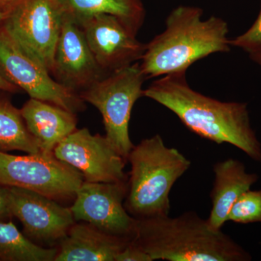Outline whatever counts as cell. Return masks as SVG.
<instances>
[{"instance_id": "1", "label": "cell", "mask_w": 261, "mask_h": 261, "mask_svg": "<svg viewBox=\"0 0 261 261\" xmlns=\"http://www.w3.org/2000/svg\"><path fill=\"white\" fill-rule=\"evenodd\" d=\"M143 96L168 108L199 137L218 145L230 144L261 162V144L246 103L221 102L196 92L187 83L186 72L163 75Z\"/></svg>"}, {"instance_id": "2", "label": "cell", "mask_w": 261, "mask_h": 261, "mask_svg": "<svg viewBox=\"0 0 261 261\" xmlns=\"http://www.w3.org/2000/svg\"><path fill=\"white\" fill-rule=\"evenodd\" d=\"M198 7L180 5L166 18L164 32L146 44L140 68L146 79L185 73L195 62L230 51L228 24L211 16L202 20Z\"/></svg>"}, {"instance_id": "3", "label": "cell", "mask_w": 261, "mask_h": 261, "mask_svg": "<svg viewBox=\"0 0 261 261\" xmlns=\"http://www.w3.org/2000/svg\"><path fill=\"white\" fill-rule=\"evenodd\" d=\"M132 241L152 260L249 261L252 256L231 237L214 231L195 211L177 217L137 219Z\"/></svg>"}, {"instance_id": "4", "label": "cell", "mask_w": 261, "mask_h": 261, "mask_svg": "<svg viewBox=\"0 0 261 261\" xmlns=\"http://www.w3.org/2000/svg\"><path fill=\"white\" fill-rule=\"evenodd\" d=\"M127 161L130 171L124 206L128 214L137 219L168 216L170 192L191 166L190 160L155 135L134 146Z\"/></svg>"}, {"instance_id": "5", "label": "cell", "mask_w": 261, "mask_h": 261, "mask_svg": "<svg viewBox=\"0 0 261 261\" xmlns=\"http://www.w3.org/2000/svg\"><path fill=\"white\" fill-rule=\"evenodd\" d=\"M147 80L139 62L108 73L79 95L94 106L102 116L110 143L127 161L134 145L129 136L130 114L135 102L143 96Z\"/></svg>"}, {"instance_id": "6", "label": "cell", "mask_w": 261, "mask_h": 261, "mask_svg": "<svg viewBox=\"0 0 261 261\" xmlns=\"http://www.w3.org/2000/svg\"><path fill=\"white\" fill-rule=\"evenodd\" d=\"M84 181L80 171L54 154L13 155L0 151V185L18 187L63 202L74 200Z\"/></svg>"}, {"instance_id": "7", "label": "cell", "mask_w": 261, "mask_h": 261, "mask_svg": "<svg viewBox=\"0 0 261 261\" xmlns=\"http://www.w3.org/2000/svg\"><path fill=\"white\" fill-rule=\"evenodd\" d=\"M64 13L58 0H21L3 25L12 39L51 73Z\"/></svg>"}, {"instance_id": "8", "label": "cell", "mask_w": 261, "mask_h": 261, "mask_svg": "<svg viewBox=\"0 0 261 261\" xmlns=\"http://www.w3.org/2000/svg\"><path fill=\"white\" fill-rule=\"evenodd\" d=\"M0 71L31 98L77 113L86 109L79 94L58 83L47 68L22 49L0 25Z\"/></svg>"}, {"instance_id": "9", "label": "cell", "mask_w": 261, "mask_h": 261, "mask_svg": "<svg viewBox=\"0 0 261 261\" xmlns=\"http://www.w3.org/2000/svg\"><path fill=\"white\" fill-rule=\"evenodd\" d=\"M127 181H84L70 207L75 221L88 223L113 236L133 240L137 220L128 214L123 203Z\"/></svg>"}, {"instance_id": "10", "label": "cell", "mask_w": 261, "mask_h": 261, "mask_svg": "<svg viewBox=\"0 0 261 261\" xmlns=\"http://www.w3.org/2000/svg\"><path fill=\"white\" fill-rule=\"evenodd\" d=\"M55 156L75 168L84 181H125L126 161L110 143L106 136L92 135L88 128L75 130L54 149Z\"/></svg>"}, {"instance_id": "11", "label": "cell", "mask_w": 261, "mask_h": 261, "mask_svg": "<svg viewBox=\"0 0 261 261\" xmlns=\"http://www.w3.org/2000/svg\"><path fill=\"white\" fill-rule=\"evenodd\" d=\"M12 216L21 222L25 236L53 246L68 234L75 221L70 207L32 190L8 187Z\"/></svg>"}, {"instance_id": "12", "label": "cell", "mask_w": 261, "mask_h": 261, "mask_svg": "<svg viewBox=\"0 0 261 261\" xmlns=\"http://www.w3.org/2000/svg\"><path fill=\"white\" fill-rule=\"evenodd\" d=\"M77 23L98 64L108 74L142 59L146 44L116 17L95 15Z\"/></svg>"}, {"instance_id": "13", "label": "cell", "mask_w": 261, "mask_h": 261, "mask_svg": "<svg viewBox=\"0 0 261 261\" xmlns=\"http://www.w3.org/2000/svg\"><path fill=\"white\" fill-rule=\"evenodd\" d=\"M107 74L96 61L80 25L64 15L51 71L55 80L80 94Z\"/></svg>"}, {"instance_id": "14", "label": "cell", "mask_w": 261, "mask_h": 261, "mask_svg": "<svg viewBox=\"0 0 261 261\" xmlns=\"http://www.w3.org/2000/svg\"><path fill=\"white\" fill-rule=\"evenodd\" d=\"M132 240L109 234L88 223H75L60 242L55 261H116Z\"/></svg>"}, {"instance_id": "15", "label": "cell", "mask_w": 261, "mask_h": 261, "mask_svg": "<svg viewBox=\"0 0 261 261\" xmlns=\"http://www.w3.org/2000/svg\"><path fill=\"white\" fill-rule=\"evenodd\" d=\"M214 181L211 198L212 209L207 224L214 231H221L228 221V216L234 202L244 192L250 190L259 176L247 173L246 167L238 160L228 159L214 166Z\"/></svg>"}, {"instance_id": "16", "label": "cell", "mask_w": 261, "mask_h": 261, "mask_svg": "<svg viewBox=\"0 0 261 261\" xmlns=\"http://www.w3.org/2000/svg\"><path fill=\"white\" fill-rule=\"evenodd\" d=\"M20 113L42 154H54L56 146L76 130L75 113L45 101L31 98Z\"/></svg>"}, {"instance_id": "17", "label": "cell", "mask_w": 261, "mask_h": 261, "mask_svg": "<svg viewBox=\"0 0 261 261\" xmlns=\"http://www.w3.org/2000/svg\"><path fill=\"white\" fill-rule=\"evenodd\" d=\"M65 16L79 23L95 15L116 17L137 34L145 18L142 0H58Z\"/></svg>"}, {"instance_id": "18", "label": "cell", "mask_w": 261, "mask_h": 261, "mask_svg": "<svg viewBox=\"0 0 261 261\" xmlns=\"http://www.w3.org/2000/svg\"><path fill=\"white\" fill-rule=\"evenodd\" d=\"M58 249L44 247L20 232L12 221L0 220V260L55 261Z\"/></svg>"}, {"instance_id": "19", "label": "cell", "mask_w": 261, "mask_h": 261, "mask_svg": "<svg viewBox=\"0 0 261 261\" xmlns=\"http://www.w3.org/2000/svg\"><path fill=\"white\" fill-rule=\"evenodd\" d=\"M12 150L29 154L42 153L37 141L25 126L20 110L0 97V151Z\"/></svg>"}, {"instance_id": "20", "label": "cell", "mask_w": 261, "mask_h": 261, "mask_svg": "<svg viewBox=\"0 0 261 261\" xmlns=\"http://www.w3.org/2000/svg\"><path fill=\"white\" fill-rule=\"evenodd\" d=\"M228 221L240 224H261V190L244 192L231 207Z\"/></svg>"}, {"instance_id": "21", "label": "cell", "mask_w": 261, "mask_h": 261, "mask_svg": "<svg viewBox=\"0 0 261 261\" xmlns=\"http://www.w3.org/2000/svg\"><path fill=\"white\" fill-rule=\"evenodd\" d=\"M230 45L241 48L247 53H252L261 48V2L259 14L256 20L246 32L230 40Z\"/></svg>"}, {"instance_id": "22", "label": "cell", "mask_w": 261, "mask_h": 261, "mask_svg": "<svg viewBox=\"0 0 261 261\" xmlns=\"http://www.w3.org/2000/svg\"><path fill=\"white\" fill-rule=\"evenodd\" d=\"M116 261H152L142 249L130 241L117 256Z\"/></svg>"}, {"instance_id": "23", "label": "cell", "mask_w": 261, "mask_h": 261, "mask_svg": "<svg viewBox=\"0 0 261 261\" xmlns=\"http://www.w3.org/2000/svg\"><path fill=\"white\" fill-rule=\"evenodd\" d=\"M9 206L8 187L0 185V220L12 217Z\"/></svg>"}, {"instance_id": "24", "label": "cell", "mask_w": 261, "mask_h": 261, "mask_svg": "<svg viewBox=\"0 0 261 261\" xmlns=\"http://www.w3.org/2000/svg\"><path fill=\"white\" fill-rule=\"evenodd\" d=\"M18 87L10 82L0 71V90L5 92H15L18 91Z\"/></svg>"}, {"instance_id": "25", "label": "cell", "mask_w": 261, "mask_h": 261, "mask_svg": "<svg viewBox=\"0 0 261 261\" xmlns=\"http://www.w3.org/2000/svg\"><path fill=\"white\" fill-rule=\"evenodd\" d=\"M21 0H0V11L7 14Z\"/></svg>"}, {"instance_id": "26", "label": "cell", "mask_w": 261, "mask_h": 261, "mask_svg": "<svg viewBox=\"0 0 261 261\" xmlns=\"http://www.w3.org/2000/svg\"><path fill=\"white\" fill-rule=\"evenodd\" d=\"M249 55H250V58H251L252 61L255 62L261 67V48L252 51V53H249Z\"/></svg>"}, {"instance_id": "27", "label": "cell", "mask_w": 261, "mask_h": 261, "mask_svg": "<svg viewBox=\"0 0 261 261\" xmlns=\"http://www.w3.org/2000/svg\"><path fill=\"white\" fill-rule=\"evenodd\" d=\"M6 13H3V12L0 11V25L4 22L5 18H6Z\"/></svg>"}]
</instances>
